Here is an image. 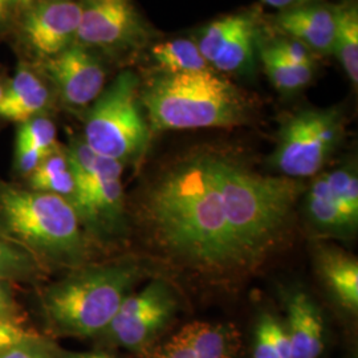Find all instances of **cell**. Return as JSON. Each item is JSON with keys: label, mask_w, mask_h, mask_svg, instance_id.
<instances>
[{"label": "cell", "mask_w": 358, "mask_h": 358, "mask_svg": "<svg viewBox=\"0 0 358 358\" xmlns=\"http://www.w3.org/2000/svg\"><path fill=\"white\" fill-rule=\"evenodd\" d=\"M27 179L28 189L31 190L62 196L71 205L75 199V177L68 154L63 146L56 148L52 153L48 154Z\"/></svg>", "instance_id": "obj_20"}, {"label": "cell", "mask_w": 358, "mask_h": 358, "mask_svg": "<svg viewBox=\"0 0 358 358\" xmlns=\"http://www.w3.org/2000/svg\"><path fill=\"white\" fill-rule=\"evenodd\" d=\"M17 307L15 306H10V304H4V303H0V316H7V315H15L16 313V309Z\"/></svg>", "instance_id": "obj_37"}, {"label": "cell", "mask_w": 358, "mask_h": 358, "mask_svg": "<svg viewBox=\"0 0 358 358\" xmlns=\"http://www.w3.org/2000/svg\"><path fill=\"white\" fill-rule=\"evenodd\" d=\"M56 101L50 81L36 66L22 62L11 81L4 85L0 101V118L23 124L38 115H48Z\"/></svg>", "instance_id": "obj_15"}, {"label": "cell", "mask_w": 358, "mask_h": 358, "mask_svg": "<svg viewBox=\"0 0 358 358\" xmlns=\"http://www.w3.org/2000/svg\"><path fill=\"white\" fill-rule=\"evenodd\" d=\"M78 26V0H38L19 13L11 32L34 65L73 45Z\"/></svg>", "instance_id": "obj_11"}, {"label": "cell", "mask_w": 358, "mask_h": 358, "mask_svg": "<svg viewBox=\"0 0 358 358\" xmlns=\"http://www.w3.org/2000/svg\"><path fill=\"white\" fill-rule=\"evenodd\" d=\"M252 358H279L276 355L275 346L269 337L266 322L263 317L257 321L254 336V346H252Z\"/></svg>", "instance_id": "obj_31"}, {"label": "cell", "mask_w": 358, "mask_h": 358, "mask_svg": "<svg viewBox=\"0 0 358 358\" xmlns=\"http://www.w3.org/2000/svg\"><path fill=\"white\" fill-rule=\"evenodd\" d=\"M337 4L327 0L306 3L278 11L272 16L275 34L304 44L316 56L333 55Z\"/></svg>", "instance_id": "obj_14"}, {"label": "cell", "mask_w": 358, "mask_h": 358, "mask_svg": "<svg viewBox=\"0 0 358 358\" xmlns=\"http://www.w3.org/2000/svg\"><path fill=\"white\" fill-rule=\"evenodd\" d=\"M149 358H161L159 357V356H158V355H157V353H155V352H153V353H152V355H150V357Z\"/></svg>", "instance_id": "obj_40"}, {"label": "cell", "mask_w": 358, "mask_h": 358, "mask_svg": "<svg viewBox=\"0 0 358 358\" xmlns=\"http://www.w3.org/2000/svg\"><path fill=\"white\" fill-rule=\"evenodd\" d=\"M344 129L341 108L301 109L284 121L269 162L282 177H315L343 141Z\"/></svg>", "instance_id": "obj_8"}, {"label": "cell", "mask_w": 358, "mask_h": 358, "mask_svg": "<svg viewBox=\"0 0 358 358\" xmlns=\"http://www.w3.org/2000/svg\"><path fill=\"white\" fill-rule=\"evenodd\" d=\"M262 19L252 10L224 15L198 28L192 38L207 64L222 76H255Z\"/></svg>", "instance_id": "obj_10"}, {"label": "cell", "mask_w": 358, "mask_h": 358, "mask_svg": "<svg viewBox=\"0 0 358 358\" xmlns=\"http://www.w3.org/2000/svg\"><path fill=\"white\" fill-rule=\"evenodd\" d=\"M0 303L17 307L16 301H15V296H13L11 280L3 279V278H0Z\"/></svg>", "instance_id": "obj_34"}, {"label": "cell", "mask_w": 358, "mask_h": 358, "mask_svg": "<svg viewBox=\"0 0 358 358\" xmlns=\"http://www.w3.org/2000/svg\"><path fill=\"white\" fill-rule=\"evenodd\" d=\"M141 278L133 262L77 268L41 294V308L53 332L92 337L103 332Z\"/></svg>", "instance_id": "obj_5"}, {"label": "cell", "mask_w": 358, "mask_h": 358, "mask_svg": "<svg viewBox=\"0 0 358 358\" xmlns=\"http://www.w3.org/2000/svg\"><path fill=\"white\" fill-rule=\"evenodd\" d=\"M106 60L75 43L36 66L53 88L56 100L69 110L84 113L105 90Z\"/></svg>", "instance_id": "obj_12"}, {"label": "cell", "mask_w": 358, "mask_h": 358, "mask_svg": "<svg viewBox=\"0 0 358 358\" xmlns=\"http://www.w3.org/2000/svg\"><path fill=\"white\" fill-rule=\"evenodd\" d=\"M17 17L16 0H0V36L10 34Z\"/></svg>", "instance_id": "obj_33"}, {"label": "cell", "mask_w": 358, "mask_h": 358, "mask_svg": "<svg viewBox=\"0 0 358 358\" xmlns=\"http://www.w3.org/2000/svg\"><path fill=\"white\" fill-rule=\"evenodd\" d=\"M161 358H195L192 346L179 334L176 333L165 345L155 350Z\"/></svg>", "instance_id": "obj_32"}, {"label": "cell", "mask_w": 358, "mask_h": 358, "mask_svg": "<svg viewBox=\"0 0 358 358\" xmlns=\"http://www.w3.org/2000/svg\"><path fill=\"white\" fill-rule=\"evenodd\" d=\"M76 194L72 207L83 230L99 241H110L125 229L124 165L94 153L81 137L65 148Z\"/></svg>", "instance_id": "obj_7"}, {"label": "cell", "mask_w": 358, "mask_h": 358, "mask_svg": "<svg viewBox=\"0 0 358 358\" xmlns=\"http://www.w3.org/2000/svg\"><path fill=\"white\" fill-rule=\"evenodd\" d=\"M36 336L38 334L32 332L24 320L16 313L0 316V356L13 346L19 345Z\"/></svg>", "instance_id": "obj_27"}, {"label": "cell", "mask_w": 358, "mask_h": 358, "mask_svg": "<svg viewBox=\"0 0 358 358\" xmlns=\"http://www.w3.org/2000/svg\"><path fill=\"white\" fill-rule=\"evenodd\" d=\"M0 358H50L48 350L40 337H32L4 352Z\"/></svg>", "instance_id": "obj_30"}, {"label": "cell", "mask_w": 358, "mask_h": 358, "mask_svg": "<svg viewBox=\"0 0 358 358\" xmlns=\"http://www.w3.org/2000/svg\"><path fill=\"white\" fill-rule=\"evenodd\" d=\"M176 299L166 282L157 280L137 294H130L105 332L118 345L142 349L153 341L171 319Z\"/></svg>", "instance_id": "obj_13"}, {"label": "cell", "mask_w": 358, "mask_h": 358, "mask_svg": "<svg viewBox=\"0 0 358 358\" xmlns=\"http://www.w3.org/2000/svg\"><path fill=\"white\" fill-rule=\"evenodd\" d=\"M145 213L158 243L179 260L207 271L248 267L202 154L154 182Z\"/></svg>", "instance_id": "obj_1"}, {"label": "cell", "mask_w": 358, "mask_h": 358, "mask_svg": "<svg viewBox=\"0 0 358 358\" xmlns=\"http://www.w3.org/2000/svg\"><path fill=\"white\" fill-rule=\"evenodd\" d=\"M0 235L48 267H81L88 241L64 198L0 179Z\"/></svg>", "instance_id": "obj_4"}, {"label": "cell", "mask_w": 358, "mask_h": 358, "mask_svg": "<svg viewBox=\"0 0 358 358\" xmlns=\"http://www.w3.org/2000/svg\"><path fill=\"white\" fill-rule=\"evenodd\" d=\"M3 92H4V84L0 81V101H1V97H3Z\"/></svg>", "instance_id": "obj_39"}, {"label": "cell", "mask_w": 358, "mask_h": 358, "mask_svg": "<svg viewBox=\"0 0 358 358\" xmlns=\"http://www.w3.org/2000/svg\"><path fill=\"white\" fill-rule=\"evenodd\" d=\"M195 358H239L238 333L223 324L192 321L179 329Z\"/></svg>", "instance_id": "obj_19"}, {"label": "cell", "mask_w": 358, "mask_h": 358, "mask_svg": "<svg viewBox=\"0 0 358 358\" xmlns=\"http://www.w3.org/2000/svg\"><path fill=\"white\" fill-rule=\"evenodd\" d=\"M35 1H38V0H16V4H17V15H19L20 11H23L24 8H27L28 6L34 4Z\"/></svg>", "instance_id": "obj_38"}, {"label": "cell", "mask_w": 358, "mask_h": 358, "mask_svg": "<svg viewBox=\"0 0 358 358\" xmlns=\"http://www.w3.org/2000/svg\"><path fill=\"white\" fill-rule=\"evenodd\" d=\"M288 327L292 358H319L325 346V325L320 308L299 291L288 297Z\"/></svg>", "instance_id": "obj_16"}, {"label": "cell", "mask_w": 358, "mask_h": 358, "mask_svg": "<svg viewBox=\"0 0 358 358\" xmlns=\"http://www.w3.org/2000/svg\"><path fill=\"white\" fill-rule=\"evenodd\" d=\"M260 1L271 8H275L276 11H282V10H287L289 7L306 3L309 0H260Z\"/></svg>", "instance_id": "obj_35"}, {"label": "cell", "mask_w": 358, "mask_h": 358, "mask_svg": "<svg viewBox=\"0 0 358 358\" xmlns=\"http://www.w3.org/2000/svg\"><path fill=\"white\" fill-rule=\"evenodd\" d=\"M262 317L266 322L269 337L272 340V344L275 346L278 357L292 358L291 340H289V334L287 332V328L271 313H264V315H262Z\"/></svg>", "instance_id": "obj_28"}, {"label": "cell", "mask_w": 358, "mask_h": 358, "mask_svg": "<svg viewBox=\"0 0 358 358\" xmlns=\"http://www.w3.org/2000/svg\"><path fill=\"white\" fill-rule=\"evenodd\" d=\"M158 73L174 75L211 71L192 38H177L161 41L149 48ZM214 71V69H213Z\"/></svg>", "instance_id": "obj_22"}, {"label": "cell", "mask_w": 358, "mask_h": 358, "mask_svg": "<svg viewBox=\"0 0 358 358\" xmlns=\"http://www.w3.org/2000/svg\"><path fill=\"white\" fill-rule=\"evenodd\" d=\"M333 55L344 68L353 87L358 84V4L357 0L337 3V20Z\"/></svg>", "instance_id": "obj_21"}, {"label": "cell", "mask_w": 358, "mask_h": 358, "mask_svg": "<svg viewBox=\"0 0 358 358\" xmlns=\"http://www.w3.org/2000/svg\"><path fill=\"white\" fill-rule=\"evenodd\" d=\"M202 158L231 234L251 266L288 227L304 187L297 179L263 176L226 155L202 154Z\"/></svg>", "instance_id": "obj_2"}, {"label": "cell", "mask_w": 358, "mask_h": 358, "mask_svg": "<svg viewBox=\"0 0 358 358\" xmlns=\"http://www.w3.org/2000/svg\"><path fill=\"white\" fill-rule=\"evenodd\" d=\"M62 358H115L103 352H85V353H64Z\"/></svg>", "instance_id": "obj_36"}, {"label": "cell", "mask_w": 358, "mask_h": 358, "mask_svg": "<svg viewBox=\"0 0 358 358\" xmlns=\"http://www.w3.org/2000/svg\"><path fill=\"white\" fill-rule=\"evenodd\" d=\"M257 60L263 65L273 88L284 96H292L306 90L317 72V68L301 66L288 60L273 47L264 32L257 40Z\"/></svg>", "instance_id": "obj_18"}, {"label": "cell", "mask_w": 358, "mask_h": 358, "mask_svg": "<svg viewBox=\"0 0 358 358\" xmlns=\"http://www.w3.org/2000/svg\"><path fill=\"white\" fill-rule=\"evenodd\" d=\"M321 279L341 307L358 310V262L356 257L334 248L322 247L317 252Z\"/></svg>", "instance_id": "obj_17"}, {"label": "cell", "mask_w": 358, "mask_h": 358, "mask_svg": "<svg viewBox=\"0 0 358 358\" xmlns=\"http://www.w3.org/2000/svg\"><path fill=\"white\" fill-rule=\"evenodd\" d=\"M327 180L333 201L345 215L346 219L357 227L358 223V176L356 162L349 161L341 166L322 174Z\"/></svg>", "instance_id": "obj_24"}, {"label": "cell", "mask_w": 358, "mask_h": 358, "mask_svg": "<svg viewBox=\"0 0 358 358\" xmlns=\"http://www.w3.org/2000/svg\"><path fill=\"white\" fill-rule=\"evenodd\" d=\"M307 213L313 224L329 232H353L356 229L334 203L327 180L320 174L307 195Z\"/></svg>", "instance_id": "obj_23"}, {"label": "cell", "mask_w": 358, "mask_h": 358, "mask_svg": "<svg viewBox=\"0 0 358 358\" xmlns=\"http://www.w3.org/2000/svg\"><path fill=\"white\" fill-rule=\"evenodd\" d=\"M141 80L125 69L84 112L83 140L94 153L117 162H136L146 152L152 130L140 100Z\"/></svg>", "instance_id": "obj_6"}, {"label": "cell", "mask_w": 358, "mask_h": 358, "mask_svg": "<svg viewBox=\"0 0 358 358\" xmlns=\"http://www.w3.org/2000/svg\"><path fill=\"white\" fill-rule=\"evenodd\" d=\"M77 41L105 60L125 63L152 47L153 27L134 0H78Z\"/></svg>", "instance_id": "obj_9"}, {"label": "cell", "mask_w": 358, "mask_h": 358, "mask_svg": "<svg viewBox=\"0 0 358 358\" xmlns=\"http://www.w3.org/2000/svg\"><path fill=\"white\" fill-rule=\"evenodd\" d=\"M45 157H47L45 154L28 146L26 143L16 141L15 169L20 176L23 177L31 176Z\"/></svg>", "instance_id": "obj_29"}, {"label": "cell", "mask_w": 358, "mask_h": 358, "mask_svg": "<svg viewBox=\"0 0 358 358\" xmlns=\"http://www.w3.org/2000/svg\"><path fill=\"white\" fill-rule=\"evenodd\" d=\"M45 268L23 248L0 235V278L7 280L35 282Z\"/></svg>", "instance_id": "obj_25"}, {"label": "cell", "mask_w": 358, "mask_h": 358, "mask_svg": "<svg viewBox=\"0 0 358 358\" xmlns=\"http://www.w3.org/2000/svg\"><path fill=\"white\" fill-rule=\"evenodd\" d=\"M150 130L232 128L251 122L255 103L215 71L158 73L140 90Z\"/></svg>", "instance_id": "obj_3"}, {"label": "cell", "mask_w": 358, "mask_h": 358, "mask_svg": "<svg viewBox=\"0 0 358 358\" xmlns=\"http://www.w3.org/2000/svg\"><path fill=\"white\" fill-rule=\"evenodd\" d=\"M16 141L26 143L45 155L60 146L57 142V129L48 115H38L20 124Z\"/></svg>", "instance_id": "obj_26"}]
</instances>
